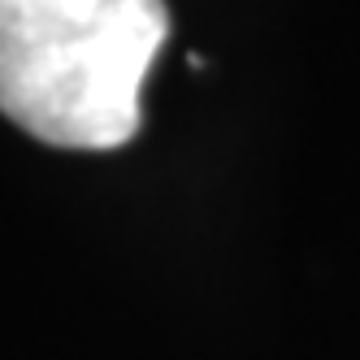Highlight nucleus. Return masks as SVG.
<instances>
[{
	"label": "nucleus",
	"mask_w": 360,
	"mask_h": 360,
	"mask_svg": "<svg viewBox=\"0 0 360 360\" xmlns=\"http://www.w3.org/2000/svg\"><path fill=\"white\" fill-rule=\"evenodd\" d=\"M165 35V0H0V113L53 148L131 143Z\"/></svg>",
	"instance_id": "f257e3e1"
}]
</instances>
